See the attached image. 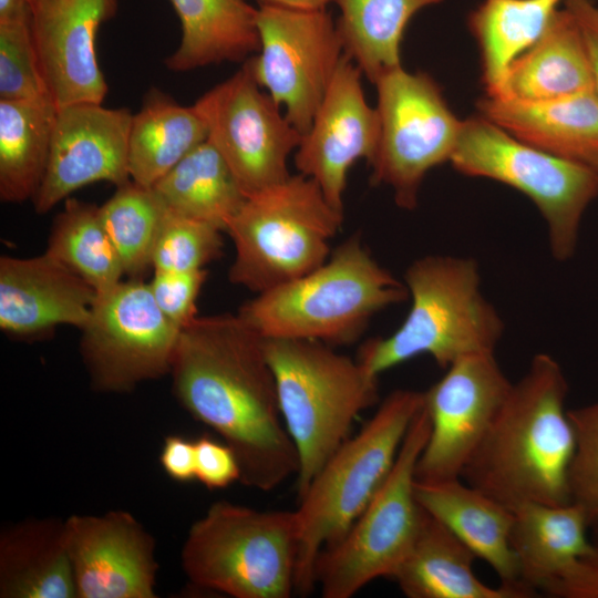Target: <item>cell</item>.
<instances>
[{"mask_svg":"<svg viewBox=\"0 0 598 598\" xmlns=\"http://www.w3.org/2000/svg\"><path fill=\"white\" fill-rule=\"evenodd\" d=\"M81 331L93 388L121 393L171 371L181 329L161 311L148 282L130 278L97 293Z\"/></svg>","mask_w":598,"mask_h":598,"instance_id":"obj_12","label":"cell"},{"mask_svg":"<svg viewBox=\"0 0 598 598\" xmlns=\"http://www.w3.org/2000/svg\"><path fill=\"white\" fill-rule=\"evenodd\" d=\"M430 427L423 405L385 481L347 532L319 554L315 581L322 597L350 598L374 579L392 578L408 556L423 514L415 467Z\"/></svg>","mask_w":598,"mask_h":598,"instance_id":"obj_10","label":"cell"},{"mask_svg":"<svg viewBox=\"0 0 598 598\" xmlns=\"http://www.w3.org/2000/svg\"><path fill=\"white\" fill-rule=\"evenodd\" d=\"M207 270H154L148 282L161 311L181 330L197 317L196 300L207 278Z\"/></svg>","mask_w":598,"mask_h":598,"instance_id":"obj_38","label":"cell"},{"mask_svg":"<svg viewBox=\"0 0 598 598\" xmlns=\"http://www.w3.org/2000/svg\"><path fill=\"white\" fill-rule=\"evenodd\" d=\"M444 0H333L344 54L374 84L402 66L400 50L405 29L421 10Z\"/></svg>","mask_w":598,"mask_h":598,"instance_id":"obj_32","label":"cell"},{"mask_svg":"<svg viewBox=\"0 0 598 598\" xmlns=\"http://www.w3.org/2000/svg\"><path fill=\"white\" fill-rule=\"evenodd\" d=\"M404 283L411 307L401 326L388 337L372 338L357 360L371 374L421 354L447 369L473 354L494 352L504 322L483 296L478 264L468 257L427 255L410 264Z\"/></svg>","mask_w":598,"mask_h":598,"instance_id":"obj_4","label":"cell"},{"mask_svg":"<svg viewBox=\"0 0 598 598\" xmlns=\"http://www.w3.org/2000/svg\"><path fill=\"white\" fill-rule=\"evenodd\" d=\"M591 90L592 70L582 33L574 16L563 7L542 37L513 61L493 96L536 102Z\"/></svg>","mask_w":598,"mask_h":598,"instance_id":"obj_23","label":"cell"},{"mask_svg":"<svg viewBox=\"0 0 598 598\" xmlns=\"http://www.w3.org/2000/svg\"><path fill=\"white\" fill-rule=\"evenodd\" d=\"M414 493L420 506L447 527L476 558L483 559L501 584L535 594L520 581L511 546L513 511L461 478L436 482L415 480Z\"/></svg>","mask_w":598,"mask_h":598,"instance_id":"obj_22","label":"cell"},{"mask_svg":"<svg viewBox=\"0 0 598 598\" xmlns=\"http://www.w3.org/2000/svg\"><path fill=\"white\" fill-rule=\"evenodd\" d=\"M76 598H154L155 542L127 512L72 515L64 522Z\"/></svg>","mask_w":598,"mask_h":598,"instance_id":"obj_18","label":"cell"},{"mask_svg":"<svg viewBox=\"0 0 598 598\" xmlns=\"http://www.w3.org/2000/svg\"><path fill=\"white\" fill-rule=\"evenodd\" d=\"M223 233L210 224L166 210L152 252L153 270L206 269L223 252Z\"/></svg>","mask_w":598,"mask_h":598,"instance_id":"obj_35","label":"cell"},{"mask_svg":"<svg viewBox=\"0 0 598 598\" xmlns=\"http://www.w3.org/2000/svg\"><path fill=\"white\" fill-rule=\"evenodd\" d=\"M343 213L311 178L296 174L247 196L226 233L235 249L229 281L260 293L323 264Z\"/></svg>","mask_w":598,"mask_h":598,"instance_id":"obj_8","label":"cell"},{"mask_svg":"<svg viewBox=\"0 0 598 598\" xmlns=\"http://www.w3.org/2000/svg\"><path fill=\"white\" fill-rule=\"evenodd\" d=\"M159 462L165 473L174 481L189 482L195 478V441L181 435L165 437Z\"/></svg>","mask_w":598,"mask_h":598,"instance_id":"obj_41","label":"cell"},{"mask_svg":"<svg viewBox=\"0 0 598 598\" xmlns=\"http://www.w3.org/2000/svg\"><path fill=\"white\" fill-rule=\"evenodd\" d=\"M96 290L48 254L0 258V328L17 337H34L56 326L82 329Z\"/></svg>","mask_w":598,"mask_h":598,"instance_id":"obj_20","label":"cell"},{"mask_svg":"<svg viewBox=\"0 0 598 598\" xmlns=\"http://www.w3.org/2000/svg\"><path fill=\"white\" fill-rule=\"evenodd\" d=\"M476 556L447 527L423 509L408 556L392 577L409 598H525L513 588H493L473 571Z\"/></svg>","mask_w":598,"mask_h":598,"instance_id":"obj_25","label":"cell"},{"mask_svg":"<svg viewBox=\"0 0 598 598\" xmlns=\"http://www.w3.org/2000/svg\"><path fill=\"white\" fill-rule=\"evenodd\" d=\"M133 113L102 103L58 107L50 156L41 186L33 198L38 214L86 185L109 182L120 186L131 179L128 134Z\"/></svg>","mask_w":598,"mask_h":598,"instance_id":"obj_17","label":"cell"},{"mask_svg":"<svg viewBox=\"0 0 598 598\" xmlns=\"http://www.w3.org/2000/svg\"><path fill=\"white\" fill-rule=\"evenodd\" d=\"M362 72L343 54L309 130L293 153L299 174L313 179L328 202L343 213L350 167L372 161L379 140V117L368 104Z\"/></svg>","mask_w":598,"mask_h":598,"instance_id":"obj_16","label":"cell"},{"mask_svg":"<svg viewBox=\"0 0 598 598\" xmlns=\"http://www.w3.org/2000/svg\"><path fill=\"white\" fill-rule=\"evenodd\" d=\"M512 511L511 546L520 581L534 594L542 591L592 545L588 518L575 503L527 502Z\"/></svg>","mask_w":598,"mask_h":598,"instance_id":"obj_24","label":"cell"},{"mask_svg":"<svg viewBox=\"0 0 598 598\" xmlns=\"http://www.w3.org/2000/svg\"><path fill=\"white\" fill-rule=\"evenodd\" d=\"M118 0H38L30 22L42 74L56 107L103 103L107 83L96 55L100 27Z\"/></svg>","mask_w":598,"mask_h":598,"instance_id":"obj_19","label":"cell"},{"mask_svg":"<svg viewBox=\"0 0 598 598\" xmlns=\"http://www.w3.org/2000/svg\"><path fill=\"white\" fill-rule=\"evenodd\" d=\"M564 0H483L467 17L481 55L485 95L501 90L513 61L545 32Z\"/></svg>","mask_w":598,"mask_h":598,"instance_id":"obj_31","label":"cell"},{"mask_svg":"<svg viewBox=\"0 0 598 598\" xmlns=\"http://www.w3.org/2000/svg\"><path fill=\"white\" fill-rule=\"evenodd\" d=\"M333 0H256L258 6H275L297 10H323Z\"/></svg>","mask_w":598,"mask_h":598,"instance_id":"obj_44","label":"cell"},{"mask_svg":"<svg viewBox=\"0 0 598 598\" xmlns=\"http://www.w3.org/2000/svg\"><path fill=\"white\" fill-rule=\"evenodd\" d=\"M0 597L76 598L64 523L33 519L2 532Z\"/></svg>","mask_w":598,"mask_h":598,"instance_id":"obj_27","label":"cell"},{"mask_svg":"<svg viewBox=\"0 0 598 598\" xmlns=\"http://www.w3.org/2000/svg\"><path fill=\"white\" fill-rule=\"evenodd\" d=\"M246 196L287 179L302 134L257 83L248 63L194 104Z\"/></svg>","mask_w":598,"mask_h":598,"instance_id":"obj_14","label":"cell"},{"mask_svg":"<svg viewBox=\"0 0 598 598\" xmlns=\"http://www.w3.org/2000/svg\"><path fill=\"white\" fill-rule=\"evenodd\" d=\"M58 107L50 97L0 100V198L33 200L47 169Z\"/></svg>","mask_w":598,"mask_h":598,"instance_id":"obj_30","label":"cell"},{"mask_svg":"<svg viewBox=\"0 0 598 598\" xmlns=\"http://www.w3.org/2000/svg\"><path fill=\"white\" fill-rule=\"evenodd\" d=\"M91 285L97 293L122 281L118 252L103 224L100 207L68 198L52 225L45 250Z\"/></svg>","mask_w":598,"mask_h":598,"instance_id":"obj_33","label":"cell"},{"mask_svg":"<svg viewBox=\"0 0 598 598\" xmlns=\"http://www.w3.org/2000/svg\"><path fill=\"white\" fill-rule=\"evenodd\" d=\"M259 51L246 60L257 83L305 134L344 54L323 10L257 7Z\"/></svg>","mask_w":598,"mask_h":598,"instance_id":"obj_13","label":"cell"},{"mask_svg":"<svg viewBox=\"0 0 598 598\" xmlns=\"http://www.w3.org/2000/svg\"><path fill=\"white\" fill-rule=\"evenodd\" d=\"M207 138V126L194 105H181L158 89H151L141 110L132 116L128 134L131 179L153 187Z\"/></svg>","mask_w":598,"mask_h":598,"instance_id":"obj_28","label":"cell"},{"mask_svg":"<svg viewBox=\"0 0 598 598\" xmlns=\"http://www.w3.org/2000/svg\"><path fill=\"white\" fill-rule=\"evenodd\" d=\"M374 85L379 140L369 164L371 183L390 187L395 204L412 210L426 174L450 162L462 120L450 109L439 83L425 72L399 66Z\"/></svg>","mask_w":598,"mask_h":598,"instance_id":"obj_11","label":"cell"},{"mask_svg":"<svg viewBox=\"0 0 598 598\" xmlns=\"http://www.w3.org/2000/svg\"><path fill=\"white\" fill-rule=\"evenodd\" d=\"M240 476L238 458L229 445L207 435L195 441V478L204 486L226 488Z\"/></svg>","mask_w":598,"mask_h":598,"instance_id":"obj_39","label":"cell"},{"mask_svg":"<svg viewBox=\"0 0 598 598\" xmlns=\"http://www.w3.org/2000/svg\"><path fill=\"white\" fill-rule=\"evenodd\" d=\"M264 341L238 313L196 317L179 332L169 373L181 405L235 452L240 483L270 492L299 464Z\"/></svg>","mask_w":598,"mask_h":598,"instance_id":"obj_1","label":"cell"},{"mask_svg":"<svg viewBox=\"0 0 598 598\" xmlns=\"http://www.w3.org/2000/svg\"><path fill=\"white\" fill-rule=\"evenodd\" d=\"M424 405V392L398 389L348 437L298 498L296 592L309 595L321 550L336 543L390 474L405 435Z\"/></svg>","mask_w":598,"mask_h":598,"instance_id":"obj_6","label":"cell"},{"mask_svg":"<svg viewBox=\"0 0 598 598\" xmlns=\"http://www.w3.org/2000/svg\"><path fill=\"white\" fill-rule=\"evenodd\" d=\"M542 591L556 598H598V546L592 544Z\"/></svg>","mask_w":598,"mask_h":598,"instance_id":"obj_40","label":"cell"},{"mask_svg":"<svg viewBox=\"0 0 598 598\" xmlns=\"http://www.w3.org/2000/svg\"><path fill=\"white\" fill-rule=\"evenodd\" d=\"M47 97L30 16L0 21V100Z\"/></svg>","mask_w":598,"mask_h":598,"instance_id":"obj_36","label":"cell"},{"mask_svg":"<svg viewBox=\"0 0 598 598\" xmlns=\"http://www.w3.org/2000/svg\"><path fill=\"white\" fill-rule=\"evenodd\" d=\"M445 370L424 391L431 427L415 467L422 482L461 478L513 384L494 352L465 357Z\"/></svg>","mask_w":598,"mask_h":598,"instance_id":"obj_15","label":"cell"},{"mask_svg":"<svg viewBox=\"0 0 598 598\" xmlns=\"http://www.w3.org/2000/svg\"><path fill=\"white\" fill-rule=\"evenodd\" d=\"M296 511H258L214 503L189 528L182 548L188 580L234 598H289L296 592Z\"/></svg>","mask_w":598,"mask_h":598,"instance_id":"obj_7","label":"cell"},{"mask_svg":"<svg viewBox=\"0 0 598 598\" xmlns=\"http://www.w3.org/2000/svg\"><path fill=\"white\" fill-rule=\"evenodd\" d=\"M165 212L152 187L132 179L117 186L100 207L103 224L130 278H141L152 268V252Z\"/></svg>","mask_w":598,"mask_h":598,"instance_id":"obj_34","label":"cell"},{"mask_svg":"<svg viewBox=\"0 0 598 598\" xmlns=\"http://www.w3.org/2000/svg\"><path fill=\"white\" fill-rule=\"evenodd\" d=\"M477 113L517 140L598 171V94L595 90L547 101L484 95Z\"/></svg>","mask_w":598,"mask_h":598,"instance_id":"obj_21","label":"cell"},{"mask_svg":"<svg viewBox=\"0 0 598 598\" xmlns=\"http://www.w3.org/2000/svg\"><path fill=\"white\" fill-rule=\"evenodd\" d=\"M165 209L223 231L247 196L215 146L206 140L152 187Z\"/></svg>","mask_w":598,"mask_h":598,"instance_id":"obj_29","label":"cell"},{"mask_svg":"<svg viewBox=\"0 0 598 598\" xmlns=\"http://www.w3.org/2000/svg\"><path fill=\"white\" fill-rule=\"evenodd\" d=\"M591 530V543L596 546H598V522L590 526Z\"/></svg>","mask_w":598,"mask_h":598,"instance_id":"obj_45","label":"cell"},{"mask_svg":"<svg viewBox=\"0 0 598 598\" xmlns=\"http://www.w3.org/2000/svg\"><path fill=\"white\" fill-rule=\"evenodd\" d=\"M38 0H0V21L28 17Z\"/></svg>","mask_w":598,"mask_h":598,"instance_id":"obj_43","label":"cell"},{"mask_svg":"<svg viewBox=\"0 0 598 598\" xmlns=\"http://www.w3.org/2000/svg\"><path fill=\"white\" fill-rule=\"evenodd\" d=\"M563 4L574 16L582 33L591 64L595 91L598 94V3L594 0H564Z\"/></svg>","mask_w":598,"mask_h":598,"instance_id":"obj_42","label":"cell"},{"mask_svg":"<svg viewBox=\"0 0 598 598\" xmlns=\"http://www.w3.org/2000/svg\"><path fill=\"white\" fill-rule=\"evenodd\" d=\"M181 41L167 69L186 72L221 62H245L259 51L257 7L246 0H169Z\"/></svg>","mask_w":598,"mask_h":598,"instance_id":"obj_26","label":"cell"},{"mask_svg":"<svg viewBox=\"0 0 598 598\" xmlns=\"http://www.w3.org/2000/svg\"><path fill=\"white\" fill-rule=\"evenodd\" d=\"M450 163L527 196L546 223L553 257L563 262L575 255L585 210L598 197L597 169L526 144L478 113L462 121Z\"/></svg>","mask_w":598,"mask_h":598,"instance_id":"obj_9","label":"cell"},{"mask_svg":"<svg viewBox=\"0 0 598 598\" xmlns=\"http://www.w3.org/2000/svg\"><path fill=\"white\" fill-rule=\"evenodd\" d=\"M408 298L405 283L381 266L355 234L319 267L256 293L237 313L264 338L333 347L354 342L372 317Z\"/></svg>","mask_w":598,"mask_h":598,"instance_id":"obj_3","label":"cell"},{"mask_svg":"<svg viewBox=\"0 0 598 598\" xmlns=\"http://www.w3.org/2000/svg\"><path fill=\"white\" fill-rule=\"evenodd\" d=\"M559 363L536 354L501 406L461 478L506 507L570 503L575 431Z\"/></svg>","mask_w":598,"mask_h":598,"instance_id":"obj_2","label":"cell"},{"mask_svg":"<svg viewBox=\"0 0 598 598\" xmlns=\"http://www.w3.org/2000/svg\"><path fill=\"white\" fill-rule=\"evenodd\" d=\"M568 414L576 440L568 477L570 502L584 509L591 526L598 522V401Z\"/></svg>","mask_w":598,"mask_h":598,"instance_id":"obj_37","label":"cell"},{"mask_svg":"<svg viewBox=\"0 0 598 598\" xmlns=\"http://www.w3.org/2000/svg\"><path fill=\"white\" fill-rule=\"evenodd\" d=\"M285 426L298 456L297 495L349 437L357 416L379 399L378 378L329 344L265 338Z\"/></svg>","mask_w":598,"mask_h":598,"instance_id":"obj_5","label":"cell"}]
</instances>
